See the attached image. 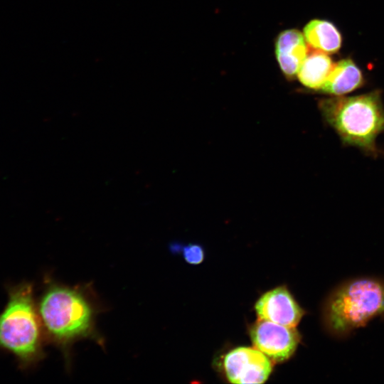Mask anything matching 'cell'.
I'll return each instance as SVG.
<instances>
[{
	"instance_id": "9",
	"label": "cell",
	"mask_w": 384,
	"mask_h": 384,
	"mask_svg": "<svg viewBox=\"0 0 384 384\" xmlns=\"http://www.w3.org/2000/svg\"><path fill=\"white\" fill-rule=\"evenodd\" d=\"M364 82L358 66L351 58H345L334 63L320 91L332 96H342L362 87Z\"/></svg>"
},
{
	"instance_id": "8",
	"label": "cell",
	"mask_w": 384,
	"mask_h": 384,
	"mask_svg": "<svg viewBox=\"0 0 384 384\" xmlns=\"http://www.w3.org/2000/svg\"><path fill=\"white\" fill-rule=\"evenodd\" d=\"M275 53L283 73L288 78L294 77L308 55L304 35L296 29L282 31L276 41Z\"/></svg>"
},
{
	"instance_id": "1",
	"label": "cell",
	"mask_w": 384,
	"mask_h": 384,
	"mask_svg": "<svg viewBox=\"0 0 384 384\" xmlns=\"http://www.w3.org/2000/svg\"><path fill=\"white\" fill-rule=\"evenodd\" d=\"M319 107L343 146L357 148L373 159L382 153L376 143L384 132V105L380 90L321 99Z\"/></svg>"
},
{
	"instance_id": "4",
	"label": "cell",
	"mask_w": 384,
	"mask_h": 384,
	"mask_svg": "<svg viewBox=\"0 0 384 384\" xmlns=\"http://www.w3.org/2000/svg\"><path fill=\"white\" fill-rule=\"evenodd\" d=\"M322 315L326 328L334 336L365 326L384 316V282L365 277L342 284L328 297Z\"/></svg>"
},
{
	"instance_id": "5",
	"label": "cell",
	"mask_w": 384,
	"mask_h": 384,
	"mask_svg": "<svg viewBox=\"0 0 384 384\" xmlns=\"http://www.w3.org/2000/svg\"><path fill=\"white\" fill-rule=\"evenodd\" d=\"M249 335L256 348L273 363L289 359L296 351L301 336L296 327L258 319L249 328Z\"/></svg>"
},
{
	"instance_id": "11",
	"label": "cell",
	"mask_w": 384,
	"mask_h": 384,
	"mask_svg": "<svg viewBox=\"0 0 384 384\" xmlns=\"http://www.w3.org/2000/svg\"><path fill=\"white\" fill-rule=\"evenodd\" d=\"M334 63L326 54L314 51L307 55L297 74L300 82L305 87L320 90L326 82Z\"/></svg>"
},
{
	"instance_id": "13",
	"label": "cell",
	"mask_w": 384,
	"mask_h": 384,
	"mask_svg": "<svg viewBox=\"0 0 384 384\" xmlns=\"http://www.w3.org/2000/svg\"><path fill=\"white\" fill-rule=\"evenodd\" d=\"M382 153H383V154H384V151H382Z\"/></svg>"
},
{
	"instance_id": "12",
	"label": "cell",
	"mask_w": 384,
	"mask_h": 384,
	"mask_svg": "<svg viewBox=\"0 0 384 384\" xmlns=\"http://www.w3.org/2000/svg\"><path fill=\"white\" fill-rule=\"evenodd\" d=\"M170 248L174 252L180 249L183 259L190 265H199L203 261L205 252L200 245L190 243L181 246L179 244L173 243Z\"/></svg>"
},
{
	"instance_id": "3",
	"label": "cell",
	"mask_w": 384,
	"mask_h": 384,
	"mask_svg": "<svg viewBox=\"0 0 384 384\" xmlns=\"http://www.w3.org/2000/svg\"><path fill=\"white\" fill-rule=\"evenodd\" d=\"M8 299L0 313V350L12 354L27 369L45 356L43 329L33 296V285L21 282L6 287Z\"/></svg>"
},
{
	"instance_id": "2",
	"label": "cell",
	"mask_w": 384,
	"mask_h": 384,
	"mask_svg": "<svg viewBox=\"0 0 384 384\" xmlns=\"http://www.w3.org/2000/svg\"><path fill=\"white\" fill-rule=\"evenodd\" d=\"M37 303L46 340L67 351L75 341L95 338V309L82 289L48 281Z\"/></svg>"
},
{
	"instance_id": "10",
	"label": "cell",
	"mask_w": 384,
	"mask_h": 384,
	"mask_svg": "<svg viewBox=\"0 0 384 384\" xmlns=\"http://www.w3.org/2000/svg\"><path fill=\"white\" fill-rule=\"evenodd\" d=\"M304 36L311 48L326 54L337 53L342 44L340 31L334 24L326 20L309 21L304 28Z\"/></svg>"
},
{
	"instance_id": "6",
	"label": "cell",
	"mask_w": 384,
	"mask_h": 384,
	"mask_svg": "<svg viewBox=\"0 0 384 384\" xmlns=\"http://www.w3.org/2000/svg\"><path fill=\"white\" fill-rule=\"evenodd\" d=\"M272 368L273 362L255 347H237L228 351L223 359L225 377L235 384L263 383Z\"/></svg>"
},
{
	"instance_id": "7",
	"label": "cell",
	"mask_w": 384,
	"mask_h": 384,
	"mask_svg": "<svg viewBox=\"0 0 384 384\" xmlns=\"http://www.w3.org/2000/svg\"><path fill=\"white\" fill-rule=\"evenodd\" d=\"M258 319L296 327L305 311L284 286L274 287L262 294L255 305Z\"/></svg>"
}]
</instances>
